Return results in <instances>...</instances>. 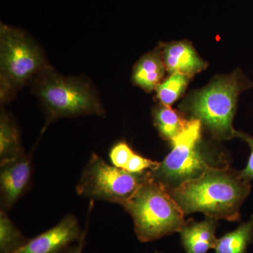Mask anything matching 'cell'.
Listing matches in <instances>:
<instances>
[{
	"label": "cell",
	"mask_w": 253,
	"mask_h": 253,
	"mask_svg": "<svg viewBox=\"0 0 253 253\" xmlns=\"http://www.w3.org/2000/svg\"><path fill=\"white\" fill-rule=\"evenodd\" d=\"M32 171L31 157L26 153L12 159L1 161V210L7 212L24 195L31 183Z\"/></svg>",
	"instance_id": "cell-8"
},
{
	"label": "cell",
	"mask_w": 253,
	"mask_h": 253,
	"mask_svg": "<svg viewBox=\"0 0 253 253\" xmlns=\"http://www.w3.org/2000/svg\"><path fill=\"white\" fill-rule=\"evenodd\" d=\"M50 65L42 50L27 33L1 24L0 100L5 104Z\"/></svg>",
	"instance_id": "cell-6"
},
{
	"label": "cell",
	"mask_w": 253,
	"mask_h": 253,
	"mask_svg": "<svg viewBox=\"0 0 253 253\" xmlns=\"http://www.w3.org/2000/svg\"><path fill=\"white\" fill-rule=\"evenodd\" d=\"M26 237L10 219L7 212L0 211V253H15L27 244Z\"/></svg>",
	"instance_id": "cell-16"
},
{
	"label": "cell",
	"mask_w": 253,
	"mask_h": 253,
	"mask_svg": "<svg viewBox=\"0 0 253 253\" xmlns=\"http://www.w3.org/2000/svg\"><path fill=\"white\" fill-rule=\"evenodd\" d=\"M166 71L161 46L141 56L133 68L131 78L136 86L151 92L162 83Z\"/></svg>",
	"instance_id": "cell-12"
},
{
	"label": "cell",
	"mask_w": 253,
	"mask_h": 253,
	"mask_svg": "<svg viewBox=\"0 0 253 253\" xmlns=\"http://www.w3.org/2000/svg\"><path fill=\"white\" fill-rule=\"evenodd\" d=\"M148 175L115 167L97 154L91 155L76 186V192L91 200L123 206L136 192Z\"/></svg>",
	"instance_id": "cell-7"
},
{
	"label": "cell",
	"mask_w": 253,
	"mask_h": 253,
	"mask_svg": "<svg viewBox=\"0 0 253 253\" xmlns=\"http://www.w3.org/2000/svg\"><path fill=\"white\" fill-rule=\"evenodd\" d=\"M86 231H84V234L81 240L78 242L77 245H72L68 247L66 251H63L62 253H83V250L84 247V242H85Z\"/></svg>",
	"instance_id": "cell-21"
},
{
	"label": "cell",
	"mask_w": 253,
	"mask_h": 253,
	"mask_svg": "<svg viewBox=\"0 0 253 253\" xmlns=\"http://www.w3.org/2000/svg\"><path fill=\"white\" fill-rule=\"evenodd\" d=\"M190 79L180 73L170 74L156 88V97L160 104L170 106L176 102L186 90Z\"/></svg>",
	"instance_id": "cell-17"
},
{
	"label": "cell",
	"mask_w": 253,
	"mask_h": 253,
	"mask_svg": "<svg viewBox=\"0 0 253 253\" xmlns=\"http://www.w3.org/2000/svg\"><path fill=\"white\" fill-rule=\"evenodd\" d=\"M25 154L19 128L14 118L4 109L0 114V159L7 161Z\"/></svg>",
	"instance_id": "cell-13"
},
{
	"label": "cell",
	"mask_w": 253,
	"mask_h": 253,
	"mask_svg": "<svg viewBox=\"0 0 253 253\" xmlns=\"http://www.w3.org/2000/svg\"><path fill=\"white\" fill-rule=\"evenodd\" d=\"M134 153V150L126 141H118L110 149V162L115 167L126 169V165Z\"/></svg>",
	"instance_id": "cell-18"
},
{
	"label": "cell",
	"mask_w": 253,
	"mask_h": 253,
	"mask_svg": "<svg viewBox=\"0 0 253 253\" xmlns=\"http://www.w3.org/2000/svg\"><path fill=\"white\" fill-rule=\"evenodd\" d=\"M123 207L130 214L137 239L151 242L179 232L184 213L162 183L148 175Z\"/></svg>",
	"instance_id": "cell-4"
},
{
	"label": "cell",
	"mask_w": 253,
	"mask_h": 253,
	"mask_svg": "<svg viewBox=\"0 0 253 253\" xmlns=\"http://www.w3.org/2000/svg\"><path fill=\"white\" fill-rule=\"evenodd\" d=\"M82 231L77 218L68 214L49 230L42 233L15 253H62L81 240Z\"/></svg>",
	"instance_id": "cell-9"
},
{
	"label": "cell",
	"mask_w": 253,
	"mask_h": 253,
	"mask_svg": "<svg viewBox=\"0 0 253 253\" xmlns=\"http://www.w3.org/2000/svg\"><path fill=\"white\" fill-rule=\"evenodd\" d=\"M159 253V252H154V253Z\"/></svg>",
	"instance_id": "cell-22"
},
{
	"label": "cell",
	"mask_w": 253,
	"mask_h": 253,
	"mask_svg": "<svg viewBox=\"0 0 253 253\" xmlns=\"http://www.w3.org/2000/svg\"><path fill=\"white\" fill-rule=\"evenodd\" d=\"M236 137L241 138V139L246 141L251 148V152L247 166L244 169L239 171L241 178L247 182L251 183V181L253 180V136H250L249 134L242 131H237Z\"/></svg>",
	"instance_id": "cell-20"
},
{
	"label": "cell",
	"mask_w": 253,
	"mask_h": 253,
	"mask_svg": "<svg viewBox=\"0 0 253 253\" xmlns=\"http://www.w3.org/2000/svg\"><path fill=\"white\" fill-rule=\"evenodd\" d=\"M252 83L240 71L214 78L201 90L191 93L179 108L191 119L199 120L214 139L229 140L236 137L233 126L238 98Z\"/></svg>",
	"instance_id": "cell-2"
},
{
	"label": "cell",
	"mask_w": 253,
	"mask_h": 253,
	"mask_svg": "<svg viewBox=\"0 0 253 253\" xmlns=\"http://www.w3.org/2000/svg\"><path fill=\"white\" fill-rule=\"evenodd\" d=\"M154 125L163 139L171 141L185 129L189 121L182 113L162 104L153 110Z\"/></svg>",
	"instance_id": "cell-14"
},
{
	"label": "cell",
	"mask_w": 253,
	"mask_h": 253,
	"mask_svg": "<svg viewBox=\"0 0 253 253\" xmlns=\"http://www.w3.org/2000/svg\"><path fill=\"white\" fill-rule=\"evenodd\" d=\"M32 85L46 113L44 130L60 118L106 114L94 85L86 78L63 76L49 66Z\"/></svg>",
	"instance_id": "cell-3"
},
{
	"label": "cell",
	"mask_w": 253,
	"mask_h": 253,
	"mask_svg": "<svg viewBox=\"0 0 253 253\" xmlns=\"http://www.w3.org/2000/svg\"><path fill=\"white\" fill-rule=\"evenodd\" d=\"M159 162L154 161L134 153L126 168V170L131 173L140 174L151 170L159 166Z\"/></svg>",
	"instance_id": "cell-19"
},
{
	"label": "cell",
	"mask_w": 253,
	"mask_h": 253,
	"mask_svg": "<svg viewBox=\"0 0 253 253\" xmlns=\"http://www.w3.org/2000/svg\"><path fill=\"white\" fill-rule=\"evenodd\" d=\"M251 244H253V215L235 230L217 239L214 253H246Z\"/></svg>",
	"instance_id": "cell-15"
},
{
	"label": "cell",
	"mask_w": 253,
	"mask_h": 253,
	"mask_svg": "<svg viewBox=\"0 0 253 253\" xmlns=\"http://www.w3.org/2000/svg\"><path fill=\"white\" fill-rule=\"evenodd\" d=\"M251 186L229 165L209 168L197 179L171 190L184 214L204 213L211 219L237 221L240 208L251 193Z\"/></svg>",
	"instance_id": "cell-1"
},
{
	"label": "cell",
	"mask_w": 253,
	"mask_h": 253,
	"mask_svg": "<svg viewBox=\"0 0 253 253\" xmlns=\"http://www.w3.org/2000/svg\"><path fill=\"white\" fill-rule=\"evenodd\" d=\"M202 124L190 119L185 129L170 141L172 149L149 175L169 191L197 179L209 168L226 166V160L211 150L202 139Z\"/></svg>",
	"instance_id": "cell-5"
},
{
	"label": "cell",
	"mask_w": 253,
	"mask_h": 253,
	"mask_svg": "<svg viewBox=\"0 0 253 253\" xmlns=\"http://www.w3.org/2000/svg\"><path fill=\"white\" fill-rule=\"evenodd\" d=\"M166 71L190 78L207 68L208 64L188 41L173 42L161 46Z\"/></svg>",
	"instance_id": "cell-10"
},
{
	"label": "cell",
	"mask_w": 253,
	"mask_h": 253,
	"mask_svg": "<svg viewBox=\"0 0 253 253\" xmlns=\"http://www.w3.org/2000/svg\"><path fill=\"white\" fill-rule=\"evenodd\" d=\"M217 220L211 218L201 221L193 219L186 221L179 231L185 253H207L214 249L217 241Z\"/></svg>",
	"instance_id": "cell-11"
}]
</instances>
